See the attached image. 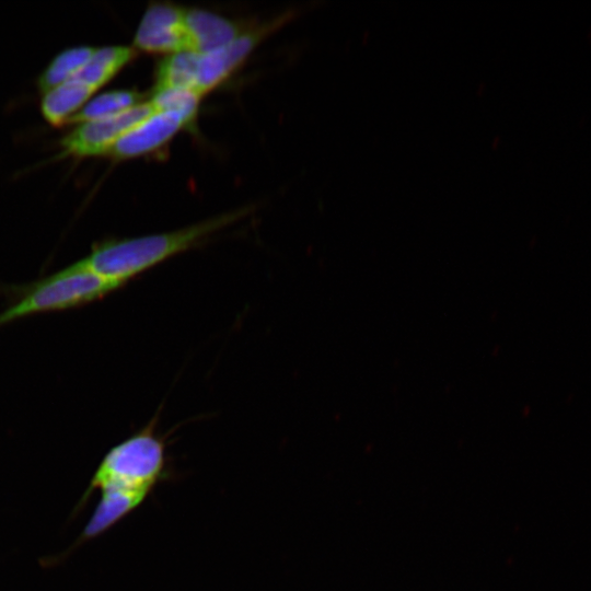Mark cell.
Returning a JSON list of instances; mask_svg holds the SVG:
<instances>
[{
	"mask_svg": "<svg viewBox=\"0 0 591 591\" xmlns=\"http://www.w3.org/2000/svg\"><path fill=\"white\" fill-rule=\"evenodd\" d=\"M158 417L114 445L102 459L71 513L84 509L95 490L100 500L77 538L84 544L139 508L154 488L169 478L165 437L157 430Z\"/></svg>",
	"mask_w": 591,
	"mask_h": 591,
	"instance_id": "obj_1",
	"label": "cell"
},
{
	"mask_svg": "<svg viewBox=\"0 0 591 591\" xmlns=\"http://www.w3.org/2000/svg\"><path fill=\"white\" fill-rule=\"evenodd\" d=\"M251 209L243 207L167 232L104 239L94 243L89 254L77 262L123 288L147 270L204 244L219 231L246 217Z\"/></svg>",
	"mask_w": 591,
	"mask_h": 591,
	"instance_id": "obj_2",
	"label": "cell"
},
{
	"mask_svg": "<svg viewBox=\"0 0 591 591\" xmlns=\"http://www.w3.org/2000/svg\"><path fill=\"white\" fill-rule=\"evenodd\" d=\"M120 288L74 262L38 280L3 289L12 302L0 312V327L42 313L81 308Z\"/></svg>",
	"mask_w": 591,
	"mask_h": 591,
	"instance_id": "obj_3",
	"label": "cell"
},
{
	"mask_svg": "<svg viewBox=\"0 0 591 591\" xmlns=\"http://www.w3.org/2000/svg\"><path fill=\"white\" fill-rule=\"evenodd\" d=\"M153 112L154 108L147 99L117 115L78 124L60 139L62 154L74 158L104 157L124 134Z\"/></svg>",
	"mask_w": 591,
	"mask_h": 591,
	"instance_id": "obj_4",
	"label": "cell"
},
{
	"mask_svg": "<svg viewBox=\"0 0 591 591\" xmlns=\"http://www.w3.org/2000/svg\"><path fill=\"white\" fill-rule=\"evenodd\" d=\"M132 47L165 56L190 51L185 9L164 2L151 4L139 23Z\"/></svg>",
	"mask_w": 591,
	"mask_h": 591,
	"instance_id": "obj_5",
	"label": "cell"
},
{
	"mask_svg": "<svg viewBox=\"0 0 591 591\" xmlns=\"http://www.w3.org/2000/svg\"><path fill=\"white\" fill-rule=\"evenodd\" d=\"M279 21L243 30L229 44L207 53H197L196 91L204 96L223 82L243 63L263 37L279 25Z\"/></svg>",
	"mask_w": 591,
	"mask_h": 591,
	"instance_id": "obj_6",
	"label": "cell"
},
{
	"mask_svg": "<svg viewBox=\"0 0 591 591\" xmlns=\"http://www.w3.org/2000/svg\"><path fill=\"white\" fill-rule=\"evenodd\" d=\"M188 126H192L189 121L178 113L154 111L124 134L104 157L126 160L151 153Z\"/></svg>",
	"mask_w": 591,
	"mask_h": 591,
	"instance_id": "obj_7",
	"label": "cell"
},
{
	"mask_svg": "<svg viewBox=\"0 0 591 591\" xmlns=\"http://www.w3.org/2000/svg\"><path fill=\"white\" fill-rule=\"evenodd\" d=\"M185 24L193 53L217 49L243 32L236 22L204 9H185Z\"/></svg>",
	"mask_w": 591,
	"mask_h": 591,
	"instance_id": "obj_8",
	"label": "cell"
},
{
	"mask_svg": "<svg viewBox=\"0 0 591 591\" xmlns=\"http://www.w3.org/2000/svg\"><path fill=\"white\" fill-rule=\"evenodd\" d=\"M95 92L96 90L90 85L70 79L42 95L43 117L54 127L65 126Z\"/></svg>",
	"mask_w": 591,
	"mask_h": 591,
	"instance_id": "obj_9",
	"label": "cell"
},
{
	"mask_svg": "<svg viewBox=\"0 0 591 591\" xmlns=\"http://www.w3.org/2000/svg\"><path fill=\"white\" fill-rule=\"evenodd\" d=\"M137 53L132 46L96 47L90 60L71 79L97 91L132 61Z\"/></svg>",
	"mask_w": 591,
	"mask_h": 591,
	"instance_id": "obj_10",
	"label": "cell"
},
{
	"mask_svg": "<svg viewBox=\"0 0 591 591\" xmlns=\"http://www.w3.org/2000/svg\"><path fill=\"white\" fill-rule=\"evenodd\" d=\"M146 101L144 95L136 90H113L90 99L67 125L82 124L107 118L123 113Z\"/></svg>",
	"mask_w": 591,
	"mask_h": 591,
	"instance_id": "obj_11",
	"label": "cell"
},
{
	"mask_svg": "<svg viewBox=\"0 0 591 591\" xmlns=\"http://www.w3.org/2000/svg\"><path fill=\"white\" fill-rule=\"evenodd\" d=\"M96 47L77 46L56 55L37 79L40 94L70 80L92 57Z\"/></svg>",
	"mask_w": 591,
	"mask_h": 591,
	"instance_id": "obj_12",
	"label": "cell"
},
{
	"mask_svg": "<svg viewBox=\"0 0 591 591\" xmlns=\"http://www.w3.org/2000/svg\"><path fill=\"white\" fill-rule=\"evenodd\" d=\"M201 95L183 88L153 89L148 99L154 111L175 112L183 115L193 125Z\"/></svg>",
	"mask_w": 591,
	"mask_h": 591,
	"instance_id": "obj_13",
	"label": "cell"
}]
</instances>
